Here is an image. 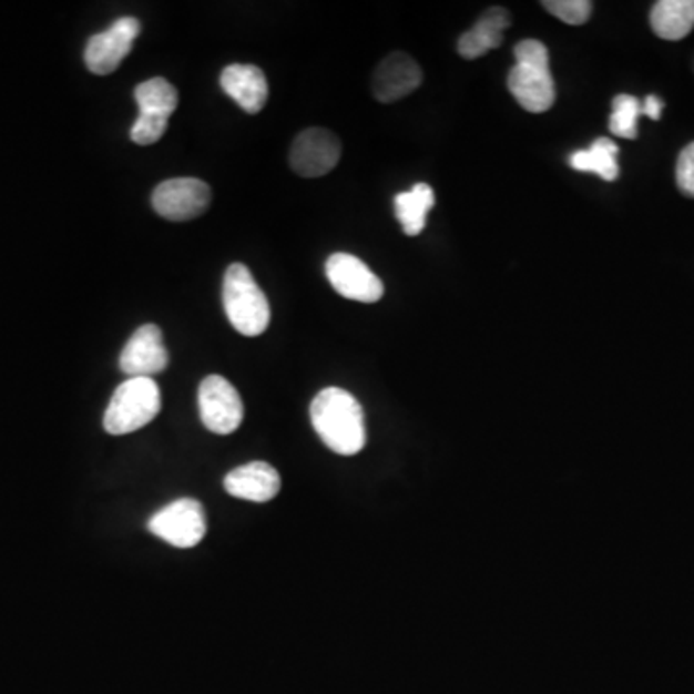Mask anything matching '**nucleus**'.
<instances>
[{"label":"nucleus","instance_id":"obj_17","mask_svg":"<svg viewBox=\"0 0 694 694\" xmlns=\"http://www.w3.org/2000/svg\"><path fill=\"white\" fill-rule=\"evenodd\" d=\"M435 190L429 184H415L409 192H401L394 200L396 218L407 236H419L427 226V215L435 207Z\"/></svg>","mask_w":694,"mask_h":694},{"label":"nucleus","instance_id":"obj_11","mask_svg":"<svg viewBox=\"0 0 694 694\" xmlns=\"http://www.w3.org/2000/svg\"><path fill=\"white\" fill-rule=\"evenodd\" d=\"M169 359L163 330L156 325H143L122 349L120 370L130 378H153L169 367Z\"/></svg>","mask_w":694,"mask_h":694},{"label":"nucleus","instance_id":"obj_14","mask_svg":"<svg viewBox=\"0 0 694 694\" xmlns=\"http://www.w3.org/2000/svg\"><path fill=\"white\" fill-rule=\"evenodd\" d=\"M221 88L247 114H259L268 99V83L263 70L253 64H229L221 74Z\"/></svg>","mask_w":694,"mask_h":694},{"label":"nucleus","instance_id":"obj_3","mask_svg":"<svg viewBox=\"0 0 694 694\" xmlns=\"http://www.w3.org/2000/svg\"><path fill=\"white\" fill-rule=\"evenodd\" d=\"M222 304L229 325L244 336H261L271 323V305L265 292L242 263L228 266L222 284Z\"/></svg>","mask_w":694,"mask_h":694},{"label":"nucleus","instance_id":"obj_8","mask_svg":"<svg viewBox=\"0 0 694 694\" xmlns=\"http://www.w3.org/2000/svg\"><path fill=\"white\" fill-rule=\"evenodd\" d=\"M141 23L135 18H120L109 30L96 33L85 44V67L96 75H109L119 70L140 38Z\"/></svg>","mask_w":694,"mask_h":694},{"label":"nucleus","instance_id":"obj_18","mask_svg":"<svg viewBox=\"0 0 694 694\" xmlns=\"http://www.w3.org/2000/svg\"><path fill=\"white\" fill-rule=\"evenodd\" d=\"M618 153H620V149L612 140L599 137L592 143L591 149L576 151L569 156V166L579 172H592L606 182H613L620 176Z\"/></svg>","mask_w":694,"mask_h":694},{"label":"nucleus","instance_id":"obj_13","mask_svg":"<svg viewBox=\"0 0 694 694\" xmlns=\"http://www.w3.org/2000/svg\"><path fill=\"white\" fill-rule=\"evenodd\" d=\"M224 490L247 502H271L280 492V474L265 461H252L224 477Z\"/></svg>","mask_w":694,"mask_h":694},{"label":"nucleus","instance_id":"obj_22","mask_svg":"<svg viewBox=\"0 0 694 694\" xmlns=\"http://www.w3.org/2000/svg\"><path fill=\"white\" fill-rule=\"evenodd\" d=\"M169 127V120L153 119V116H137V120L133 122L132 137L133 143L137 145H153L156 141L163 137L164 132Z\"/></svg>","mask_w":694,"mask_h":694},{"label":"nucleus","instance_id":"obj_21","mask_svg":"<svg viewBox=\"0 0 694 694\" xmlns=\"http://www.w3.org/2000/svg\"><path fill=\"white\" fill-rule=\"evenodd\" d=\"M542 7L569 25H583L592 14L591 0H547Z\"/></svg>","mask_w":694,"mask_h":694},{"label":"nucleus","instance_id":"obj_24","mask_svg":"<svg viewBox=\"0 0 694 694\" xmlns=\"http://www.w3.org/2000/svg\"><path fill=\"white\" fill-rule=\"evenodd\" d=\"M662 109H664V103L657 99V96H646L643 103V114L644 116H649L652 120H660V114H662Z\"/></svg>","mask_w":694,"mask_h":694},{"label":"nucleus","instance_id":"obj_2","mask_svg":"<svg viewBox=\"0 0 694 694\" xmlns=\"http://www.w3.org/2000/svg\"><path fill=\"white\" fill-rule=\"evenodd\" d=\"M516 67L508 75V88L524 111L540 114L552 109L555 85L550 72L547 44L524 39L516 47Z\"/></svg>","mask_w":694,"mask_h":694},{"label":"nucleus","instance_id":"obj_15","mask_svg":"<svg viewBox=\"0 0 694 694\" xmlns=\"http://www.w3.org/2000/svg\"><path fill=\"white\" fill-rule=\"evenodd\" d=\"M510 28V14L503 8L487 10L471 30L458 41V51L466 60L480 59L488 51L498 49L503 41V31Z\"/></svg>","mask_w":694,"mask_h":694},{"label":"nucleus","instance_id":"obj_9","mask_svg":"<svg viewBox=\"0 0 694 694\" xmlns=\"http://www.w3.org/2000/svg\"><path fill=\"white\" fill-rule=\"evenodd\" d=\"M326 276L333 288L346 299L359 304H377L385 296V284L359 257L334 253L326 261Z\"/></svg>","mask_w":694,"mask_h":694},{"label":"nucleus","instance_id":"obj_4","mask_svg":"<svg viewBox=\"0 0 694 694\" xmlns=\"http://www.w3.org/2000/svg\"><path fill=\"white\" fill-rule=\"evenodd\" d=\"M161 411V390L153 378H127L114 390L104 411L109 435L122 436L147 427Z\"/></svg>","mask_w":694,"mask_h":694},{"label":"nucleus","instance_id":"obj_10","mask_svg":"<svg viewBox=\"0 0 694 694\" xmlns=\"http://www.w3.org/2000/svg\"><path fill=\"white\" fill-rule=\"evenodd\" d=\"M340 156V141L330 130L309 127L294 141L289 151V164L299 176L320 177L336 169Z\"/></svg>","mask_w":694,"mask_h":694},{"label":"nucleus","instance_id":"obj_5","mask_svg":"<svg viewBox=\"0 0 694 694\" xmlns=\"http://www.w3.org/2000/svg\"><path fill=\"white\" fill-rule=\"evenodd\" d=\"M147 529L171 547L187 550L197 547L201 540L205 539L207 519L201 502L192 498H182L156 511L155 516L149 519Z\"/></svg>","mask_w":694,"mask_h":694},{"label":"nucleus","instance_id":"obj_20","mask_svg":"<svg viewBox=\"0 0 694 694\" xmlns=\"http://www.w3.org/2000/svg\"><path fill=\"white\" fill-rule=\"evenodd\" d=\"M641 116H643V103L636 96L618 95L613 99L610 132L621 140H636Z\"/></svg>","mask_w":694,"mask_h":694},{"label":"nucleus","instance_id":"obj_6","mask_svg":"<svg viewBox=\"0 0 694 694\" xmlns=\"http://www.w3.org/2000/svg\"><path fill=\"white\" fill-rule=\"evenodd\" d=\"M201 421L215 435H232L244 421V401L234 385L218 375H211L200 386Z\"/></svg>","mask_w":694,"mask_h":694},{"label":"nucleus","instance_id":"obj_12","mask_svg":"<svg viewBox=\"0 0 694 694\" xmlns=\"http://www.w3.org/2000/svg\"><path fill=\"white\" fill-rule=\"evenodd\" d=\"M421 82V67L406 52H391L372 75V93L380 103H394L411 95Z\"/></svg>","mask_w":694,"mask_h":694},{"label":"nucleus","instance_id":"obj_23","mask_svg":"<svg viewBox=\"0 0 694 694\" xmlns=\"http://www.w3.org/2000/svg\"><path fill=\"white\" fill-rule=\"evenodd\" d=\"M675 174L681 192L694 197V143H688L687 147L681 151Z\"/></svg>","mask_w":694,"mask_h":694},{"label":"nucleus","instance_id":"obj_1","mask_svg":"<svg viewBox=\"0 0 694 694\" xmlns=\"http://www.w3.org/2000/svg\"><path fill=\"white\" fill-rule=\"evenodd\" d=\"M310 421L320 440L338 456H355L367 443L361 404L341 388L318 391L310 404Z\"/></svg>","mask_w":694,"mask_h":694},{"label":"nucleus","instance_id":"obj_7","mask_svg":"<svg viewBox=\"0 0 694 694\" xmlns=\"http://www.w3.org/2000/svg\"><path fill=\"white\" fill-rule=\"evenodd\" d=\"M213 200L208 184L197 177H174L156 185L153 208L172 222L193 221L207 211Z\"/></svg>","mask_w":694,"mask_h":694},{"label":"nucleus","instance_id":"obj_19","mask_svg":"<svg viewBox=\"0 0 694 694\" xmlns=\"http://www.w3.org/2000/svg\"><path fill=\"white\" fill-rule=\"evenodd\" d=\"M133 95L140 106L141 116L171 120L172 112L177 109L176 88L164 78H153L140 83Z\"/></svg>","mask_w":694,"mask_h":694},{"label":"nucleus","instance_id":"obj_16","mask_svg":"<svg viewBox=\"0 0 694 694\" xmlns=\"http://www.w3.org/2000/svg\"><path fill=\"white\" fill-rule=\"evenodd\" d=\"M652 30L665 41L687 38L694 28V0H660L651 12Z\"/></svg>","mask_w":694,"mask_h":694}]
</instances>
